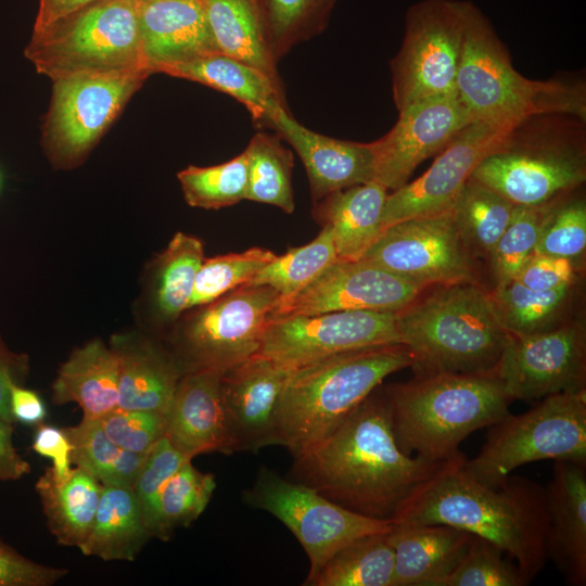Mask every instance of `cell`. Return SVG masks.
I'll list each match as a JSON object with an SVG mask.
<instances>
[{"instance_id": "obj_1", "label": "cell", "mask_w": 586, "mask_h": 586, "mask_svg": "<svg viewBox=\"0 0 586 586\" xmlns=\"http://www.w3.org/2000/svg\"><path fill=\"white\" fill-rule=\"evenodd\" d=\"M450 460L429 461L400 450L383 391L371 393L329 436L294 457L292 480L358 514L394 521L406 500Z\"/></svg>"}, {"instance_id": "obj_2", "label": "cell", "mask_w": 586, "mask_h": 586, "mask_svg": "<svg viewBox=\"0 0 586 586\" xmlns=\"http://www.w3.org/2000/svg\"><path fill=\"white\" fill-rule=\"evenodd\" d=\"M462 454L423 483L394 522L445 524L481 537L514 560L530 584L547 562L549 511L545 486L518 475L498 487L462 469Z\"/></svg>"}, {"instance_id": "obj_3", "label": "cell", "mask_w": 586, "mask_h": 586, "mask_svg": "<svg viewBox=\"0 0 586 586\" xmlns=\"http://www.w3.org/2000/svg\"><path fill=\"white\" fill-rule=\"evenodd\" d=\"M404 344H383L334 354L292 369L283 388L280 445L297 457L329 436L390 374L413 367Z\"/></svg>"}, {"instance_id": "obj_4", "label": "cell", "mask_w": 586, "mask_h": 586, "mask_svg": "<svg viewBox=\"0 0 586 586\" xmlns=\"http://www.w3.org/2000/svg\"><path fill=\"white\" fill-rule=\"evenodd\" d=\"M384 393L400 450L429 461L460 455L461 442L506 418L513 402L494 372L419 374Z\"/></svg>"}, {"instance_id": "obj_5", "label": "cell", "mask_w": 586, "mask_h": 586, "mask_svg": "<svg viewBox=\"0 0 586 586\" xmlns=\"http://www.w3.org/2000/svg\"><path fill=\"white\" fill-rule=\"evenodd\" d=\"M456 92L472 122L513 127L538 114L586 117L582 84L524 77L489 20L469 0Z\"/></svg>"}, {"instance_id": "obj_6", "label": "cell", "mask_w": 586, "mask_h": 586, "mask_svg": "<svg viewBox=\"0 0 586 586\" xmlns=\"http://www.w3.org/2000/svg\"><path fill=\"white\" fill-rule=\"evenodd\" d=\"M396 326L419 374L493 372L509 336L476 281L440 285L397 311Z\"/></svg>"}, {"instance_id": "obj_7", "label": "cell", "mask_w": 586, "mask_h": 586, "mask_svg": "<svg viewBox=\"0 0 586 586\" xmlns=\"http://www.w3.org/2000/svg\"><path fill=\"white\" fill-rule=\"evenodd\" d=\"M585 119L577 116H530L507 132L471 176L515 206L551 204L585 181Z\"/></svg>"}, {"instance_id": "obj_8", "label": "cell", "mask_w": 586, "mask_h": 586, "mask_svg": "<svg viewBox=\"0 0 586 586\" xmlns=\"http://www.w3.org/2000/svg\"><path fill=\"white\" fill-rule=\"evenodd\" d=\"M25 56L52 81L82 75H151L141 54L136 0H100L33 33Z\"/></svg>"}, {"instance_id": "obj_9", "label": "cell", "mask_w": 586, "mask_h": 586, "mask_svg": "<svg viewBox=\"0 0 586 586\" xmlns=\"http://www.w3.org/2000/svg\"><path fill=\"white\" fill-rule=\"evenodd\" d=\"M546 459L586 464V390L549 395L524 413H509L491 425L481 451L462 469L498 487L517 468Z\"/></svg>"}, {"instance_id": "obj_10", "label": "cell", "mask_w": 586, "mask_h": 586, "mask_svg": "<svg viewBox=\"0 0 586 586\" xmlns=\"http://www.w3.org/2000/svg\"><path fill=\"white\" fill-rule=\"evenodd\" d=\"M466 25V0H421L405 16L399 51L391 61L397 111L456 92Z\"/></svg>"}, {"instance_id": "obj_11", "label": "cell", "mask_w": 586, "mask_h": 586, "mask_svg": "<svg viewBox=\"0 0 586 586\" xmlns=\"http://www.w3.org/2000/svg\"><path fill=\"white\" fill-rule=\"evenodd\" d=\"M244 501L280 520L304 548L309 571L304 585L341 548L354 539L388 532L394 521L369 518L351 511L315 488L282 477L262 467L253 485L243 492Z\"/></svg>"}, {"instance_id": "obj_12", "label": "cell", "mask_w": 586, "mask_h": 586, "mask_svg": "<svg viewBox=\"0 0 586 586\" xmlns=\"http://www.w3.org/2000/svg\"><path fill=\"white\" fill-rule=\"evenodd\" d=\"M280 298L266 284L246 283L200 306L174 340V356L184 372H221L257 354L263 333Z\"/></svg>"}, {"instance_id": "obj_13", "label": "cell", "mask_w": 586, "mask_h": 586, "mask_svg": "<svg viewBox=\"0 0 586 586\" xmlns=\"http://www.w3.org/2000/svg\"><path fill=\"white\" fill-rule=\"evenodd\" d=\"M150 75L72 76L53 80L41 128L44 152L55 168L80 165Z\"/></svg>"}, {"instance_id": "obj_14", "label": "cell", "mask_w": 586, "mask_h": 586, "mask_svg": "<svg viewBox=\"0 0 586 586\" xmlns=\"http://www.w3.org/2000/svg\"><path fill=\"white\" fill-rule=\"evenodd\" d=\"M471 256L450 209L386 227L360 259L424 290L433 284L475 281Z\"/></svg>"}, {"instance_id": "obj_15", "label": "cell", "mask_w": 586, "mask_h": 586, "mask_svg": "<svg viewBox=\"0 0 586 586\" xmlns=\"http://www.w3.org/2000/svg\"><path fill=\"white\" fill-rule=\"evenodd\" d=\"M397 311L344 310L269 318L258 355L295 369L346 351L400 343Z\"/></svg>"}, {"instance_id": "obj_16", "label": "cell", "mask_w": 586, "mask_h": 586, "mask_svg": "<svg viewBox=\"0 0 586 586\" xmlns=\"http://www.w3.org/2000/svg\"><path fill=\"white\" fill-rule=\"evenodd\" d=\"M493 372L513 400L585 390L584 326L563 321L543 332L509 335Z\"/></svg>"}, {"instance_id": "obj_17", "label": "cell", "mask_w": 586, "mask_h": 586, "mask_svg": "<svg viewBox=\"0 0 586 586\" xmlns=\"http://www.w3.org/2000/svg\"><path fill=\"white\" fill-rule=\"evenodd\" d=\"M472 119L457 92L430 98L398 111L383 137L370 142L373 177L387 190L406 184L413 170L438 154Z\"/></svg>"}, {"instance_id": "obj_18", "label": "cell", "mask_w": 586, "mask_h": 586, "mask_svg": "<svg viewBox=\"0 0 586 586\" xmlns=\"http://www.w3.org/2000/svg\"><path fill=\"white\" fill-rule=\"evenodd\" d=\"M423 289L364 259H336L269 318L344 310L399 311Z\"/></svg>"}, {"instance_id": "obj_19", "label": "cell", "mask_w": 586, "mask_h": 586, "mask_svg": "<svg viewBox=\"0 0 586 586\" xmlns=\"http://www.w3.org/2000/svg\"><path fill=\"white\" fill-rule=\"evenodd\" d=\"M511 128L483 122L466 126L423 175L387 194L382 230L404 219L450 211L474 168Z\"/></svg>"}, {"instance_id": "obj_20", "label": "cell", "mask_w": 586, "mask_h": 586, "mask_svg": "<svg viewBox=\"0 0 586 586\" xmlns=\"http://www.w3.org/2000/svg\"><path fill=\"white\" fill-rule=\"evenodd\" d=\"M292 369L258 354L226 370L220 380L229 454L280 445V398Z\"/></svg>"}, {"instance_id": "obj_21", "label": "cell", "mask_w": 586, "mask_h": 586, "mask_svg": "<svg viewBox=\"0 0 586 586\" xmlns=\"http://www.w3.org/2000/svg\"><path fill=\"white\" fill-rule=\"evenodd\" d=\"M141 54L152 74L218 53L201 0H136Z\"/></svg>"}, {"instance_id": "obj_22", "label": "cell", "mask_w": 586, "mask_h": 586, "mask_svg": "<svg viewBox=\"0 0 586 586\" xmlns=\"http://www.w3.org/2000/svg\"><path fill=\"white\" fill-rule=\"evenodd\" d=\"M269 128L286 140L302 160L314 202L339 190L372 181L369 143L340 140L315 132L280 109Z\"/></svg>"}, {"instance_id": "obj_23", "label": "cell", "mask_w": 586, "mask_h": 586, "mask_svg": "<svg viewBox=\"0 0 586 586\" xmlns=\"http://www.w3.org/2000/svg\"><path fill=\"white\" fill-rule=\"evenodd\" d=\"M222 373L215 369L184 372L165 413V435L189 460L212 451L229 454L220 393Z\"/></svg>"}, {"instance_id": "obj_24", "label": "cell", "mask_w": 586, "mask_h": 586, "mask_svg": "<svg viewBox=\"0 0 586 586\" xmlns=\"http://www.w3.org/2000/svg\"><path fill=\"white\" fill-rule=\"evenodd\" d=\"M586 464L555 460L545 487L549 511L546 552L565 582L586 585Z\"/></svg>"}, {"instance_id": "obj_25", "label": "cell", "mask_w": 586, "mask_h": 586, "mask_svg": "<svg viewBox=\"0 0 586 586\" xmlns=\"http://www.w3.org/2000/svg\"><path fill=\"white\" fill-rule=\"evenodd\" d=\"M474 535L445 524L394 522L393 586H442L457 568Z\"/></svg>"}, {"instance_id": "obj_26", "label": "cell", "mask_w": 586, "mask_h": 586, "mask_svg": "<svg viewBox=\"0 0 586 586\" xmlns=\"http://www.w3.org/2000/svg\"><path fill=\"white\" fill-rule=\"evenodd\" d=\"M111 348L118 359L117 407L166 413L183 374L173 353L137 335H118Z\"/></svg>"}, {"instance_id": "obj_27", "label": "cell", "mask_w": 586, "mask_h": 586, "mask_svg": "<svg viewBox=\"0 0 586 586\" xmlns=\"http://www.w3.org/2000/svg\"><path fill=\"white\" fill-rule=\"evenodd\" d=\"M163 74L192 80L234 98L246 107L258 126L269 128L276 113L286 107L281 82L221 53L173 66Z\"/></svg>"}, {"instance_id": "obj_28", "label": "cell", "mask_w": 586, "mask_h": 586, "mask_svg": "<svg viewBox=\"0 0 586 586\" xmlns=\"http://www.w3.org/2000/svg\"><path fill=\"white\" fill-rule=\"evenodd\" d=\"M387 189L375 181L352 186L315 202L313 215L331 227L337 259H359L382 231Z\"/></svg>"}, {"instance_id": "obj_29", "label": "cell", "mask_w": 586, "mask_h": 586, "mask_svg": "<svg viewBox=\"0 0 586 586\" xmlns=\"http://www.w3.org/2000/svg\"><path fill=\"white\" fill-rule=\"evenodd\" d=\"M52 400L76 403L84 417L99 419L117 408L118 359L101 340L75 349L61 366L52 385Z\"/></svg>"}, {"instance_id": "obj_30", "label": "cell", "mask_w": 586, "mask_h": 586, "mask_svg": "<svg viewBox=\"0 0 586 586\" xmlns=\"http://www.w3.org/2000/svg\"><path fill=\"white\" fill-rule=\"evenodd\" d=\"M150 538L132 487L102 485L91 530L79 550L104 561H133Z\"/></svg>"}, {"instance_id": "obj_31", "label": "cell", "mask_w": 586, "mask_h": 586, "mask_svg": "<svg viewBox=\"0 0 586 586\" xmlns=\"http://www.w3.org/2000/svg\"><path fill=\"white\" fill-rule=\"evenodd\" d=\"M36 492L42 505L47 525L60 545L85 544L94 519L102 485L80 468L59 479L49 467L37 480Z\"/></svg>"}, {"instance_id": "obj_32", "label": "cell", "mask_w": 586, "mask_h": 586, "mask_svg": "<svg viewBox=\"0 0 586 586\" xmlns=\"http://www.w3.org/2000/svg\"><path fill=\"white\" fill-rule=\"evenodd\" d=\"M201 1L218 53L251 65L281 82L255 0Z\"/></svg>"}, {"instance_id": "obj_33", "label": "cell", "mask_w": 586, "mask_h": 586, "mask_svg": "<svg viewBox=\"0 0 586 586\" xmlns=\"http://www.w3.org/2000/svg\"><path fill=\"white\" fill-rule=\"evenodd\" d=\"M572 289L573 285L539 292L512 279L496 284L488 297L501 328L509 335L524 336L561 324Z\"/></svg>"}, {"instance_id": "obj_34", "label": "cell", "mask_w": 586, "mask_h": 586, "mask_svg": "<svg viewBox=\"0 0 586 586\" xmlns=\"http://www.w3.org/2000/svg\"><path fill=\"white\" fill-rule=\"evenodd\" d=\"M388 532L354 539L336 551L305 585L393 586L394 549Z\"/></svg>"}, {"instance_id": "obj_35", "label": "cell", "mask_w": 586, "mask_h": 586, "mask_svg": "<svg viewBox=\"0 0 586 586\" xmlns=\"http://www.w3.org/2000/svg\"><path fill=\"white\" fill-rule=\"evenodd\" d=\"M515 205L472 176L457 198L451 214L471 255L487 256L508 226Z\"/></svg>"}, {"instance_id": "obj_36", "label": "cell", "mask_w": 586, "mask_h": 586, "mask_svg": "<svg viewBox=\"0 0 586 586\" xmlns=\"http://www.w3.org/2000/svg\"><path fill=\"white\" fill-rule=\"evenodd\" d=\"M72 444V462L101 485L132 487L146 454L127 451L114 444L97 419L82 417L63 429Z\"/></svg>"}, {"instance_id": "obj_37", "label": "cell", "mask_w": 586, "mask_h": 586, "mask_svg": "<svg viewBox=\"0 0 586 586\" xmlns=\"http://www.w3.org/2000/svg\"><path fill=\"white\" fill-rule=\"evenodd\" d=\"M204 258L200 239L177 232L169 241L157 259L153 283L154 309L161 319L171 322L188 309Z\"/></svg>"}, {"instance_id": "obj_38", "label": "cell", "mask_w": 586, "mask_h": 586, "mask_svg": "<svg viewBox=\"0 0 586 586\" xmlns=\"http://www.w3.org/2000/svg\"><path fill=\"white\" fill-rule=\"evenodd\" d=\"M247 160L245 200L270 204L286 214L294 212L293 155L279 136L257 132L244 150Z\"/></svg>"}, {"instance_id": "obj_39", "label": "cell", "mask_w": 586, "mask_h": 586, "mask_svg": "<svg viewBox=\"0 0 586 586\" xmlns=\"http://www.w3.org/2000/svg\"><path fill=\"white\" fill-rule=\"evenodd\" d=\"M265 39L278 62L327 27L337 0H255Z\"/></svg>"}, {"instance_id": "obj_40", "label": "cell", "mask_w": 586, "mask_h": 586, "mask_svg": "<svg viewBox=\"0 0 586 586\" xmlns=\"http://www.w3.org/2000/svg\"><path fill=\"white\" fill-rule=\"evenodd\" d=\"M216 488L215 476L194 468L191 460L163 486L150 523L152 537L166 540L175 528L189 526L207 507Z\"/></svg>"}, {"instance_id": "obj_41", "label": "cell", "mask_w": 586, "mask_h": 586, "mask_svg": "<svg viewBox=\"0 0 586 586\" xmlns=\"http://www.w3.org/2000/svg\"><path fill=\"white\" fill-rule=\"evenodd\" d=\"M336 259L332 229L323 225L313 241L290 249L284 255H277L250 283L269 285L279 293L280 300L288 298L303 290Z\"/></svg>"}, {"instance_id": "obj_42", "label": "cell", "mask_w": 586, "mask_h": 586, "mask_svg": "<svg viewBox=\"0 0 586 586\" xmlns=\"http://www.w3.org/2000/svg\"><path fill=\"white\" fill-rule=\"evenodd\" d=\"M186 202L193 207L218 209L245 200L247 160L243 151L214 166H188L177 175Z\"/></svg>"}, {"instance_id": "obj_43", "label": "cell", "mask_w": 586, "mask_h": 586, "mask_svg": "<svg viewBox=\"0 0 586 586\" xmlns=\"http://www.w3.org/2000/svg\"><path fill=\"white\" fill-rule=\"evenodd\" d=\"M277 255L267 249L252 247L204 258L195 277L188 309L206 305L226 293L250 283Z\"/></svg>"}, {"instance_id": "obj_44", "label": "cell", "mask_w": 586, "mask_h": 586, "mask_svg": "<svg viewBox=\"0 0 586 586\" xmlns=\"http://www.w3.org/2000/svg\"><path fill=\"white\" fill-rule=\"evenodd\" d=\"M551 204L514 207L508 226L488 255L496 284L514 279L533 255L543 219Z\"/></svg>"}, {"instance_id": "obj_45", "label": "cell", "mask_w": 586, "mask_h": 586, "mask_svg": "<svg viewBox=\"0 0 586 586\" xmlns=\"http://www.w3.org/2000/svg\"><path fill=\"white\" fill-rule=\"evenodd\" d=\"M566 196L548 208L533 254L561 257L576 263L586 249V202L583 198L565 199Z\"/></svg>"}, {"instance_id": "obj_46", "label": "cell", "mask_w": 586, "mask_h": 586, "mask_svg": "<svg viewBox=\"0 0 586 586\" xmlns=\"http://www.w3.org/2000/svg\"><path fill=\"white\" fill-rule=\"evenodd\" d=\"M492 543L474 536L457 568L442 586H525L528 585L515 563Z\"/></svg>"}, {"instance_id": "obj_47", "label": "cell", "mask_w": 586, "mask_h": 586, "mask_svg": "<svg viewBox=\"0 0 586 586\" xmlns=\"http://www.w3.org/2000/svg\"><path fill=\"white\" fill-rule=\"evenodd\" d=\"M105 435L118 447L146 454L166 434L165 415L115 408L97 419Z\"/></svg>"}, {"instance_id": "obj_48", "label": "cell", "mask_w": 586, "mask_h": 586, "mask_svg": "<svg viewBox=\"0 0 586 586\" xmlns=\"http://www.w3.org/2000/svg\"><path fill=\"white\" fill-rule=\"evenodd\" d=\"M188 460L166 435L146 454L132 489L142 507L149 528L163 486Z\"/></svg>"}, {"instance_id": "obj_49", "label": "cell", "mask_w": 586, "mask_h": 586, "mask_svg": "<svg viewBox=\"0 0 586 586\" xmlns=\"http://www.w3.org/2000/svg\"><path fill=\"white\" fill-rule=\"evenodd\" d=\"M66 574L24 557L0 538V586H51Z\"/></svg>"}, {"instance_id": "obj_50", "label": "cell", "mask_w": 586, "mask_h": 586, "mask_svg": "<svg viewBox=\"0 0 586 586\" xmlns=\"http://www.w3.org/2000/svg\"><path fill=\"white\" fill-rule=\"evenodd\" d=\"M576 279L575 263L566 258L533 254L513 280L533 291L572 286Z\"/></svg>"}, {"instance_id": "obj_51", "label": "cell", "mask_w": 586, "mask_h": 586, "mask_svg": "<svg viewBox=\"0 0 586 586\" xmlns=\"http://www.w3.org/2000/svg\"><path fill=\"white\" fill-rule=\"evenodd\" d=\"M31 448L36 454L52 460L51 468L59 479H65L72 473V444L63 429L38 424Z\"/></svg>"}, {"instance_id": "obj_52", "label": "cell", "mask_w": 586, "mask_h": 586, "mask_svg": "<svg viewBox=\"0 0 586 586\" xmlns=\"http://www.w3.org/2000/svg\"><path fill=\"white\" fill-rule=\"evenodd\" d=\"M28 371L26 356L11 352L0 336V418L14 424L10 409V386L23 383Z\"/></svg>"}, {"instance_id": "obj_53", "label": "cell", "mask_w": 586, "mask_h": 586, "mask_svg": "<svg viewBox=\"0 0 586 586\" xmlns=\"http://www.w3.org/2000/svg\"><path fill=\"white\" fill-rule=\"evenodd\" d=\"M10 409L14 421L25 425H38L47 416L41 397L17 383L10 386Z\"/></svg>"}, {"instance_id": "obj_54", "label": "cell", "mask_w": 586, "mask_h": 586, "mask_svg": "<svg viewBox=\"0 0 586 586\" xmlns=\"http://www.w3.org/2000/svg\"><path fill=\"white\" fill-rule=\"evenodd\" d=\"M13 425L0 418V481L20 480L31 470L14 447Z\"/></svg>"}, {"instance_id": "obj_55", "label": "cell", "mask_w": 586, "mask_h": 586, "mask_svg": "<svg viewBox=\"0 0 586 586\" xmlns=\"http://www.w3.org/2000/svg\"><path fill=\"white\" fill-rule=\"evenodd\" d=\"M98 1L100 0H40L33 33L41 31Z\"/></svg>"}, {"instance_id": "obj_56", "label": "cell", "mask_w": 586, "mask_h": 586, "mask_svg": "<svg viewBox=\"0 0 586 586\" xmlns=\"http://www.w3.org/2000/svg\"><path fill=\"white\" fill-rule=\"evenodd\" d=\"M1 184H2V176H1V173H0V189H1Z\"/></svg>"}]
</instances>
